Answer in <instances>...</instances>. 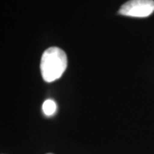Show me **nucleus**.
Instances as JSON below:
<instances>
[{"mask_svg": "<svg viewBox=\"0 0 154 154\" xmlns=\"http://www.w3.org/2000/svg\"><path fill=\"white\" fill-rule=\"evenodd\" d=\"M67 68L66 53L58 47H50L44 51L40 60V72L45 82L59 79Z\"/></svg>", "mask_w": 154, "mask_h": 154, "instance_id": "obj_1", "label": "nucleus"}, {"mask_svg": "<svg viewBox=\"0 0 154 154\" xmlns=\"http://www.w3.org/2000/svg\"><path fill=\"white\" fill-rule=\"evenodd\" d=\"M42 110L45 116H52L57 110V105H56L55 101L52 99H46L43 103L42 105Z\"/></svg>", "mask_w": 154, "mask_h": 154, "instance_id": "obj_3", "label": "nucleus"}, {"mask_svg": "<svg viewBox=\"0 0 154 154\" xmlns=\"http://www.w3.org/2000/svg\"><path fill=\"white\" fill-rule=\"evenodd\" d=\"M153 11V0H129L122 5L119 14L127 17H147Z\"/></svg>", "mask_w": 154, "mask_h": 154, "instance_id": "obj_2", "label": "nucleus"}, {"mask_svg": "<svg viewBox=\"0 0 154 154\" xmlns=\"http://www.w3.org/2000/svg\"><path fill=\"white\" fill-rule=\"evenodd\" d=\"M48 154H51V153H48Z\"/></svg>", "mask_w": 154, "mask_h": 154, "instance_id": "obj_4", "label": "nucleus"}]
</instances>
